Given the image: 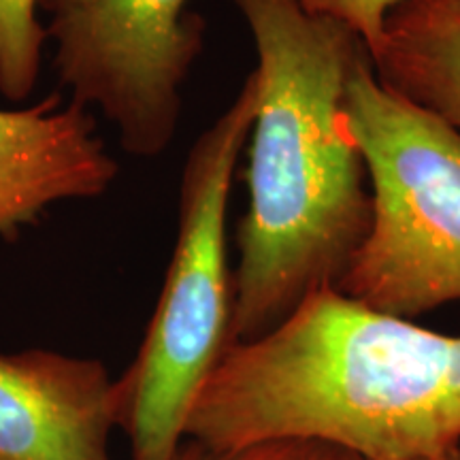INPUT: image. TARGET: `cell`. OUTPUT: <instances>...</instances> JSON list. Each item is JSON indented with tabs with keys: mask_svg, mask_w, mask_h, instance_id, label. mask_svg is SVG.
<instances>
[{
	"mask_svg": "<svg viewBox=\"0 0 460 460\" xmlns=\"http://www.w3.org/2000/svg\"><path fill=\"white\" fill-rule=\"evenodd\" d=\"M305 11L343 22L373 51L382 41L386 17L402 0H298Z\"/></svg>",
	"mask_w": 460,
	"mask_h": 460,
	"instance_id": "11",
	"label": "cell"
},
{
	"mask_svg": "<svg viewBox=\"0 0 460 460\" xmlns=\"http://www.w3.org/2000/svg\"><path fill=\"white\" fill-rule=\"evenodd\" d=\"M458 3H460V0H458Z\"/></svg>",
	"mask_w": 460,
	"mask_h": 460,
	"instance_id": "14",
	"label": "cell"
},
{
	"mask_svg": "<svg viewBox=\"0 0 460 460\" xmlns=\"http://www.w3.org/2000/svg\"><path fill=\"white\" fill-rule=\"evenodd\" d=\"M186 439L228 450L312 439L376 460L460 452V337L320 288L281 324L233 343Z\"/></svg>",
	"mask_w": 460,
	"mask_h": 460,
	"instance_id": "1",
	"label": "cell"
},
{
	"mask_svg": "<svg viewBox=\"0 0 460 460\" xmlns=\"http://www.w3.org/2000/svg\"><path fill=\"white\" fill-rule=\"evenodd\" d=\"M371 58L379 84L460 130L458 0H402Z\"/></svg>",
	"mask_w": 460,
	"mask_h": 460,
	"instance_id": "8",
	"label": "cell"
},
{
	"mask_svg": "<svg viewBox=\"0 0 460 460\" xmlns=\"http://www.w3.org/2000/svg\"><path fill=\"white\" fill-rule=\"evenodd\" d=\"M458 460H460V454H458Z\"/></svg>",
	"mask_w": 460,
	"mask_h": 460,
	"instance_id": "13",
	"label": "cell"
},
{
	"mask_svg": "<svg viewBox=\"0 0 460 460\" xmlns=\"http://www.w3.org/2000/svg\"><path fill=\"white\" fill-rule=\"evenodd\" d=\"M339 456H341L339 447L312 439L264 441L245 447H228V450H217L186 439L175 460H339Z\"/></svg>",
	"mask_w": 460,
	"mask_h": 460,
	"instance_id": "10",
	"label": "cell"
},
{
	"mask_svg": "<svg viewBox=\"0 0 460 460\" xmlns=\"http://www.w3.org/2000/svg\"><path fill=\"white\" fill-rule=\"evenodd\" d=\"M256 105L252 71L186 158L180 228L163 292L139 352L115 379L118 430L128 441L130 460H175L200 388L234 343L226 220Z\"/></svg>",
	"mask_w": 460,
	"mask_h": 460,
	"instance_id": "3",
	"label": "cell"
},
{
	"mask_svg": "<svg viewBox=\"0 0 460 460\" xmlns=\"http://www.w3.org/2000/svg\"><path fill=\"white\" fill-rule=\"evenodd\" d=\"M341 122L367 166L373 217L337 290L407 320L460 301V130L379 84L369 48Z\"/></svg>",
	"mask_w": 460,
	"mask_h": 460,
	"instance_id": "4",
	"label": "cell"
},
{
	"mask_svg": "<svg viewBox=\"0 0 460 460\" xmlns=\"http://www.w3.org/2000/svg\"><path fill=\"white\" fill-rule=\"evenodd\" d=\"M258 56L247 211L237 228L233 339L254 341L312 292L337 288L371 228L362 156L345 135V85L367 43L298 0H233Z\"/></svg>",
	"mask_w": 460,
	"mask_h": 460,
	"instance_id": "2",
	"label": "cell"
},
{
	"mask_svg": "<svg viewBox=\"0 0 460 460\" xmlns=\"http://www.w3.org/2000/svg\"><path fill=\"white\" fill-rule=\"evenodd\" d=\"M45 39L39 0H0V94L13 101L32 94Z\"/></svg>",
	"mask_w": 460,
	"mask_h": 460,
	"instance_id": "9",
	"label": "cell"
},
{
	"mask_svg": "<svg viewBox=\"0 0 460 460\" xmlns=\"http://www.w3.org/2000/svg\"><path fill=\"white\" fill-rule=\"evenodd\" d=\"M54 66L71 101L99 109L124 152L160 156L181 113V88L205 48L190 0H39Z\"/></svg>",
	"mask_w": 460,
	"mask_h": 460,
	"instance_id": "5",
	"label": "cell"
},
{
	"mask_svg": "<svg viewBox=\"0 0 460 460\" xmlns=\"http://www.w3.org/2000/svg\"><path fill=\"white\" fill-rule=\"evenodd\" d=\"M118 171L77 102L54 92L26 109H0V237L15 239L51 205L102 197Z\"/></svg>",
	"mask_w": 460,
	"mask_h": 460,
	"instance_id": "7",
	"label": "cell"
},
{
	"mask_svg": "<svg viewBox=\"0 0 460 460\" xmlns=\"http://www.w3.org/2000/svg\"><path fill=\"white\" fill-rule=\"evenodd\" d=\"M458 454H456V456H452V458H405V460H458ZM339 460H376V458H365V456H358V454L341 450V456H339Z\"/></svg>",
	"mask_w": 460,
	"mask_h": 460,
	"instance_id": "12",
	"label": "cell"
},
{
	"mask_svg": "<svg viewBox=\"0 0 460 460\" xmlns=\"http://www.w3.org/2000/svg\"><path fill=\"white\" fill-rule=\"evenodd\" d=\"M115 379L96 358L0 352V460H111Z\"/></svg>",
	"mask_w": 460,
	"mask_h": 460,
	"instance_id": "6",
	"label": "cell"
}]
</instances>
